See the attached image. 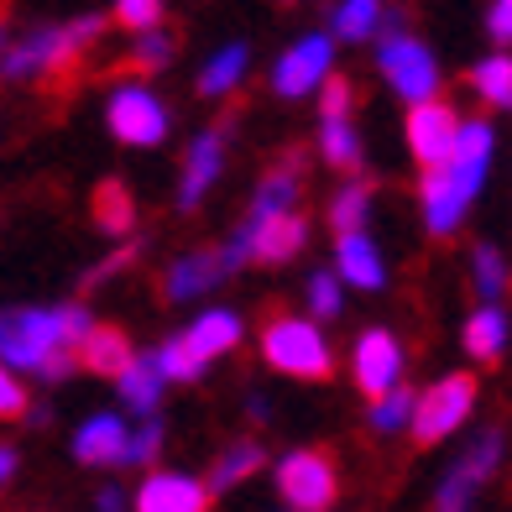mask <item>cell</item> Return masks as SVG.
Instances as JSON below:
<instances>
[{"label":"cell","instance_id":"obj_1","mask_svg":"<svg viewBox=\"0 0 512 512\" xmlns=\"http://www.w3.org/2000/svg\"><path fill=\"white\" fill-rule=\"evenodd\" d=\"M89 330L84 309H16L0 324V366L42 371L48 382L74 371V345Z\"/></svg>","mask_w":512,"mask_h":512},{"label":"cell","instance_id":"obj_2","mask_svg":"<svg viewBox=\"0 0 512 512\" xmlns=\"http://www.w3.org/2000/svg\"><path fill=\"white\" fill-rule=\"evenodd\" d=\"M100 27H105L100 16L68 21V27H37L21 42H11V48H0V74H6V79H53V74H68L74 58L100 37Z\"/></svg>","mask_w":512,"mask_h":512},{"label":"cell","instance_id":"obj_3","mask_svg":"<svg viewBox=\"0 0 512 512\" xmlns=\"http://www.w3.org/2000/svg\"><path fill=\"white\" fill-rule=\"evenodd\" d=\"M262 356L272 371L298 382H330L335 377V356L324 335L314 330L309 319H293V314H267L262 319Z\"/></svg>","mask_w":512,"mask_h":512},{"label":"cell","instance_id":"obj_4","mask_svg":"<svg viewBox=\"0 0 512 512\" xmlns=\"http://www.w3.org/2000/svg\"><path fill=\"white\" fill-rule=\"evenodd\" d=\"M476 392L481 382L471 377V371H455V377H439L424 398H413V413H408V429L418 445H439L445 434H455L465 418H471L476 408Z\"/></svg>","mask_w":512,"mask_h":512},{"label":"cell","instance_id":"obj_5","mask_svg":"<svg viewBox=\"0 0 512 512\" xmlns=\"http://www.w3.org/2000/svg\"><path fill=\"white\" fill-rule=\"evenodd\" d=\"M277 492L293 512H330L340 497V465L330 450H293L283 465H277Z\"/></svg>","mask_w":512,"mask_h":512},{"label":"cell","instance_id":"obj_6","mask_svg":"<svg viewBox=\"0 0 512 512\" xmlns=\"http://www.w3.org/2000/svg\"><path fill=\"white\" fill-rule=\"evenodd\" d=\"M377 63H382V79L398 89L408 105H424V100L439 95V63H434V53L418 37H408V32L382 37Z\"/></svg>","mask_w":512,"mask_h":512},{"label":"cell","instance_id":"obj_7","mask_svg":"<svg viewBox=\"0 0 512 512\" xmlns=\"http://www.w3.org/2000/svg\"><path fill=\"white\" fill-rule=\"evenodd\" d=\"M105 121L115 131V142H126V147H157L162 136H168V126H173V115H168V105H162L152 89L126 84V89H115V95H110Z\"/></svg>","mask_w":512,"mask_h":512},{"label":"cell","instance_id":"obj_8","mask_svg":"<svg viewBox=\"0 0 512 512\" xmlns=\"http://www.w3.org/2000/svg\"><path fill=\"white\" fill-rule=\"evenodd\" d=\"M455 136H460V115L445 100L408 105V152L424 162V168H445Z\"/></svg>","mask_w":512,"mask_h":512},{"label":"cell","instance_id":"obj_9","mask_svg":"<svg viewBox=\"0 0 512 512\" xmlns=\"http://www.w3.org/2000/svg\"><path fill=\"white\" fill-rule=\"evenodd\" d=\"M330 37H304V42H293V48L277 58V74H272V89L283 100H298V95H309V89H319L324 79H330Z\"/></svg>","mask_w":512,"mask_h":512},{"label":"cell","instance_id":"obj_10","mask_svg":"<svg viewBox=\"0 0 512 512\" xmlns=\"http://www.w3.org/2000/svg\"><path fill=\"white\" fill-rule=\"evenodd\" d=\"M403 377V345L392 330H366L356 340V387L366 392L371 403L382 398V392H392Z\"/></svg>","mask_w":512,"mask_h":512},{"label":"cell","instance_id":"obj_11","mask_svg":"<svg viewBox=\"0 0 512 512\" xmlns=\"http://www.w3.org/2000/svg\"><path fill=\"white\" fill-rule=\"evenodd\" d=\"M476 194H481V189H476V183H465L460 173H450V168H429V178H424V189H418V199H424V220H429L434 236H450V230L465 220V209H471Z\"/></svg>","mask_w":512,"mask_h":512},{"label":"cell","instance_id":"obj_12","mask_svg":"<svg viewBox=\"0 0 512 512\" xmlns=\"http://www.w3.org/2000/svg\"><path fill=\"white\" fill-rule=\"evenodd\" d=\"M304 241H309V225H304L298 209H293V215L246 220V256H256V262H267V267L298 256V251H304Z\"/></svg>","mask_w":512,"mask_h":512},{"label":"cell","instance_id":"obj_13","mask_svg":"<svg viewBox=\"0 0 512 512\" xmlns=\"http://www.w3.org/2000/svg\"><path fill=\"white\" fill-rule=\"evenodd\" d=\"M131 356L136 351H131L121 324H89V330L79 335V345H74V366L95 371V377H121V371L131 366Z\"/></svg>","mask_w":512,"mask_h":512},{"label":"cell","instance_id":"obj_14","mask_svg":"<svg viewBox=\"0 0 512 512\" xmlns=\"http://www.w3.org/2000/svg\"><path fill=\"white\" fill-rule=\"evenodd\" d=\"M136 512H209V486L178 471L147 476L142 492H136Z\"/></svg>","mask_w":512,"mask_h":512},{"label":"cell","instance_id":"obj_15","mask_svg":"<svg viewBox=\"0 0 512 512\" xmlns=\"http://www.w3.org/2000/svg\"><path fill=\"white\" fill-rule=\"evenodd\" d=\"M335 267L351 288H366L377 293L387 283V267H382V251L377 241L366 236V230H351V236H335Z\"/></svg>","mask_w":512,"mask_h":512},{"label":"cell","instance_id":"obj_16","mask_svg":"<svg viewBox=\"0 0 512 512\" xmlns=\"http://www.w3.org/2000/svg\"><path fill=\"white\" fill-rule=\"evenodd\" d=\"M220 162H225V131H204L199 142L189 147V162H183V189H178V209H194L209 183L220 178Z\"/></svg>","mask_w":512,"mask_h":512},{"label":"cell","instance_id":"obj_17","mask_svg":"<svg viewBox=\"0 0 512 512\" xmlns=\"http://www.w3.org/2000/svg\"><path fill=\"white\" fill-rule=\"evenodd\" d=\"M225 277V267H220V251H189L178 267H168V277H162V293L173 298V304H183V298H199V293H209Z\"/></svg>","mask_w":512,"mask_h":512},{"label":"cell","instance_id":"obj_18","mask_svg":"<svg viewBox=\"0 0 512 512\" xmlns=\"http://www.w3.org/2000/svg\"><path fill=\"white\" fill-rule=\"evenodd\" d=\"M74 455H79L84 465H121V455H126V424H121L115 413H95V418L79 429Z\"/></svg>","mask_w":512,"mask_h":512},{"label":"cell","instance_id":"obj_19","mask_svg":"<svg viewBox=\"0 0 512 512\" xmlns=\"http://www.w3.org/2000/svg\"><path fill=\"white\" fill-rule=\"evenodd\" d=\"M183 340H189V351L209 366L215 356H225V351H236V340H241V319L230 314V309H209V314H199L189 330H183Z\"/></svg>","mask_w":512,"mask_h":512},{"label":"cell","instance_id":"obj_20","mask_svg":"<svg viewBox=\"0 0 512 512\" xmlns=\"http://www.w3.org/2000/svg\"><path fill=\"white\" fill-rule=\"evenodd\" d=\"M298 157L283 162V168H272L262 178V189H256V204H251V220H267V215H293L298 209Z\"/></svg>","mask_w":512,"mask_h":512},{"label":"cell","instance_id":"obj_21","mask_svg":"<svg viewBox=\"0 0 512 512\" xmlns=\"http://www.w3.org/2000/svg\"><path fill=\"white\" fill-rule=\"evenodd\" d=\"M507 345V314L497 304H481L471 319H465V351L476 361H497Z\"/></svg>","mask_w":512,"mask_h":512},{"label":"cell","instance_id":"obj_22","mask_svg":"<svg viewBox=\"0 0 512 512\" xmlns=\"http://www.w3.org/2000/svg\"><path fill=\"white\" fill-rule=\"evenodd\" d=\"M89 209H95V225L110 230V236H126V230L136 225V199L126 194L121 178H105L95 189V199H89Z\"/></svg>","mask_w":512,"mask_h":512},{"label":"cell","instance_id":"obj_23","mask_svg":"<svg viewBox=\"0 0 512 512\" xmlns=\"http://www.w3.org/2000/svg\"><path fill=\"white\" fill-rule=\"evenodd\" d=\"M162 382L157 377V366L147 361V356H131V366L121 371V392H126V408L131 413H142V418H152L157 413V403H162Z\"/></svg>","mask_w":512,"mask_h":512},{"label":"cell","instance_id":"obj_24","mask_svg":"<svg viewBox=\"0 0 512 512\" xmlns=\"http://www.w3.org/2000/svg\"><path fill=\"white\" fill-rule=\"evenodd\" d=\"M471 89L492 105V110H507V100H512V58L507 53H497V58H481L476 68H471Z\"/></svg>","mask_w":512,"mask_h":512},{"label":"cell","instance_id":"obj_25","mask_svg":"<svg viewBox=\"0 0 512 512\" xmlns=\"http://www.w3.org/2000/svg\"><path fill=\"white\" fill-rule=\"evenodd\" d=\"M241 74H246V48H241V42H230V48H220L215 58L204 63L199 95H230V89L241 84Z\"/></svg>","mask_w":512,"mask_h":512},{"label":"cell","instance_id":"obj_26","mask_svg":"<svg viewBox=\"0 0 512 512\" xmlns=\"http://www.w3.org/2000/svg\"><path fill=\"white\" fill-rule=\"evenodd\" d=\"M319 152H324V162H330V168L356 173V168H361V136H356V126H351V121H324Z\"/></svg>","mask_w":512,"mask_h":512},{"label":"cell","instance_id":"obj_27","mask_svg":"<svg viewBox=\"0 0 512 512\" xmlns=\"http://www.w3.org/2000/svg\"><path fill=\"white\" fill-rule=\"evenodd\" d=\"M377 21H382V0H340L335 6V37L361 42V37L377 32Z\"/></svg>","mask_w":512,"mask_h":512},{"label":"cell","instance_id":"obj_28","mask_svg":"<svg viewBox=\"0 0 512 512\" xmlns=\"http://www.w3.org/2000/svg\"><path fill=\"white\" fill-rule=\"evenodd\" d=\"M147 361L157 366V377H162V382H194L199 371H204V361L189 351V340H183V335H173V340L162 345L157 356H147Z\"/></svg>","mask_w":512,"mask_h":512},{"label":"cell","instance_id":"obj_29","mask_svg":"<svg viewBox=\"0 0 512 512\" xmlns=\"http://www.w3.org/2000/svg\"><path fill=\"white\" fill-rule=\"evenodd\" d=\"M366 209H371V189L366 183H351V189H340L330 199V225H335V236H351V230L366 225Z\"/></svg>","mask_w":512,"mask_h":512},{"label":"cell","instance_id":"obj_30","mask_svg":"<svg viewBox=\"0 0 512 512\" xmlns=\"http://www.w3.org/2000/svg\"><path fill=\"white\" fill-rule=\"evenodd\" d=\"M251 471H262V445H236V450H225L220 455V465H215V492L220 486H236V481H246Z\"/></svg>","mask_w":512,"mask_h":512},{"label":"cell","instance_id":"obj_31","mask_svg":"<svg viewBox=\"0 0 512 512\" xmlns=\"http://www.w3.org/2000/svg\"><path fill=\"white\" fill-rule=\"evenodd\" d=\"M408 413H413V392L408 387H392V392H382V398L371 403V429L392 434V429L408 424Z\"/></svg>","mask_w":512,"mask_h":512},{"label":"cell","instance_id":"obj_32","mask_svg":"<svg viewBox=\"0 0 512 512\" xmlns=\"http://www.w3.org/2000/svg\"><path fill=\"white\" fill-rule=\"evenodd\" d=\"M168 58H173V37L168 32H142L136 48L126 53V63L136 68V74H157V68H168Z\"/></svg>","mask_w":512,"mask_h":512},{"label":"cell","instance_id":"obj_33","mask_svg":"<svg viewBox=\"0 0 512 512\" xmlns=\"http://www.w3.org/2000/svg\"><path fill=\"white\" fill-rule=\"evenodd\" d=\"M476 288L486 304H497L502 288H507V267H502V256L492 246H476Z\"/></svg>","mask_w":512,"mask_h":512},{"label":"cell","instance_id":"obj_34","mask_svg":"<svg viewBox=\"0 0 512 512\" xmlns=\"http://www.w3.org/2000/svg\"><path fill=\"white\" fill-rule=\"evenodd\" d=\"M115 21H121L126 32H157L162 0H115Z\"/></svg>","mask_w":512,"mask_h":512},{"label":"cell","instance_id":"obj_35","mask_svg":"<svg viewBox=\"0 0 512 512\" xmlns=\"http://www.w3.org/2000/svg\"><path fill=\"white\" fill-rule=\"evenodd\" d=\"M157 445H162V424H157V418H147L142 429H126V455H121V465H152Z\"/></svg>","mask_w":512,"mask_h":512},{"label":"cell","instance_id":"obj_36","mask_svg":"<svg viewBox=\"0 0 512 512\" xmlns=\"http://www.w3.org/2000/svg\"><path fill=\"white\" fill-rule=\"evenodd\" d=\"M309 309L319 319H335L340 314V277L335 272H314L309 277Z\"/></svg>","mask_w":512,"mask_h":512},{"label":"cell","instance_id":"obj_37","mask_svg":"<svg viewBox=\"0 0 512 512\" xmlns=\"http://www.w3.org/2000/svg\"><path fill=\"white\" fill-rule=\"evenodd\" d=\"M319 110H324V121H351V79H324L319 84Z\"/></svg>","mask_w":512,"mask_h":512},{"label":"cell","instance_id":"obj_38","mask_svg":"<svg viewBox=\"0 0 512 512\" xmlns=\"http://www.w3.org/2000/svg\"><path fill=\"white\" fill-rule=\"evenodd\" d=\"M27 408H32V398H27V387H21V377L11 366H0V418H27Z\"/></svg>","mask_w":512,"mask_h":512},{"label":"cell","instance_id":"obj_39","mask_svg":"<svg viewBox=\"0 0 512 512\" xmlns=\"http://www.w3.org/2000/svg\"><path fill=\"white\" fill-rule=\"evenodd\" d=\"M486 32H492L497 42L512 37V0H492V11H486Z\"/></svg>","mask_w":512,"mask_h":512},{"label":"cell","instance_id":"obj_40","mask_svg":"<svg viewBox=\"0 0 512 512\" xmlns=\"http://www.w3.org/2000/svg\"><path fill=\"white\" fill-rule=\"evenodd\" d=\"M11 471H16V450H6V445H0V486L11 481Z\"/></svg>","mask_w":512,"mask_h":512}]
</instances>
